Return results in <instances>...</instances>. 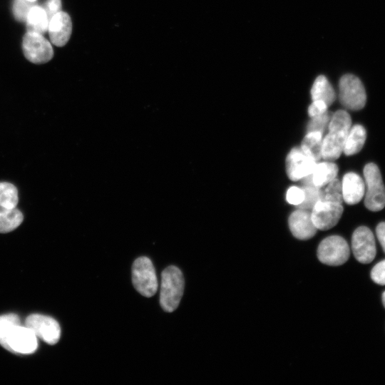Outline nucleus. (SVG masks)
I'll return each instance as SVG.
<instances>
[{
  "instance_id": "1",
  "label": "nucleus",
  "mask_w": 385,
  "mask_h": 385,
  "mask_svg": "<svg viewBox=\"0 0 385 385\" xmlns=\"http://www.w3.org/2000/svg\"><path fill=\"white\" fill-rule=\"evenodd\" d=\"M0 344L21 354H32L38 346L36 336L29 328L21 325L19 317L14 314L0 316Z\"/></svg>"
},
{
  "instance_id": "2",
  "label": "nucleus",
  "mask_w": 385,
  "mask_h": 385,
  "mask_svg": "<svg viewBox=\"0 0 385 385\" xmlns=\"http://www.w3.org/2000/svg\"><path fill=\"white\" fill-rule=\"evenodd\" d=\"M351 124V117L344 110H339L332 115L327 128L328 133L322 139V158L332 161L340 156Z\"/></svg>"
},
{
  "instance_id": "3",
  "label": "nucleus",
  "mask_w": 385,
  "mask_h": 385,
  "mask_svg": "<svg viewBox=\"0 0 385 385\" xmlns=\"http://www.w3.org/2000/svg\"><path fill=\"white\" fill-rule=\"evenodd\" d=\"M182 272L175 266L166 267L161 274L160 304L163 309L172 312L178 307L184 290Z\"/></svg>"
},
{
  "instance_id": "4",
  "label": "nucleus",
  "mask_w": 385,
  "mask_h": 385,
  "mask_svg": "<svg viewBox=\"0 0 385 385\" xmlns=\"http://www.w3.org/2000/svg\"><path fill=\"white\" fill-rule=\"evenodd\" d=\"M366 184L364 205L371 211H379L385 207V187L380 170L373 163L366 164L364 168Z\"/></svg>"
},
{
  "instance_id": "5",
  "label": "nucleus",
  "mask_w": 385,
  "mask_h": 385,
  "mask_svg": "<svg viewBox=\"0 0 385 385\" xmlns=\"http://www.w3.org/2000/svg\"><path fill=\"white\" fill-rule=\"evenodd\" d=\"M132 280L135 289L141 295L150 297L156 293L158 279L153 265L148 257H140L134 261Z\"/></svg>"
},
{
  "instance_id": "6",
  "label": "nucleus",
  "mask_w": 385,
  "mask_h": 385,
  "mask_svg": "<svg viewBox=\"0 0 385 385\" xmlns=\"http://www.w3.org/2000/svg\"><path fill=\"white\" fill-rule=\"evenodd\" d=\"M339 101L346 108L358 111L366 104V95L364 87L356 76L344 75L339 83Z\"/></svg>"
},
{
  "instance_id": "7",
  "label": "nucleus",
  "mask_w": 385,
  "mask_h": 385,
  "mask_svg": "<svg viewBox=\"0 0 385 385\" xmlns=\"http://www.w3.org/2000/svg\"><path fill=\"white\" fill-rule=\"evenodd\" d=\"M317 255L323 264L339 266L348 260L350 249L347 242L342 237L332 235L322 240L318 246Z\"/></svg>"
},
{
  "instance_id": "8",
  "label": "nucleus",
  "mask_w": 385,
  "mask_h": 385,
  "mask_svg": "<svg viewBox=\"0 0 385 385\" xmlns=\"http://www.w3.org/2000/svg\"><path fill=\"white\" fill-rule=\"evenodd\" d=\"M22 48L25 57L34 63H45L53 58V50L42 34L28 31L23 38Z\"/></svg>"
},
{
  "instance_id": "9",
  "label": "nucleus",
  "mask_w": 385,
  "mask_h": 385,
  "mask_svg": "<svg viewBox=\"0 0 385 385\" xmlns=\"http://www.w3.org/2000/svg\"><path fill=\"white\" fill-rule=\"evenodd\" d=\"M351 250L356 260L362 264L373 261L376 250L374 236L365 226L357 227L351 237Z\"/></svg>"
},
{
  "instance_id": "10",
  "label": "nucleus",
  "mask_w": 385,
  "mask_h": 385,
  "mask_svg": "<svg viewBox=\"0 0 385 385\" xmlns=\"http://www.w3.org/2000/svg\"><path fill=\"white\" fill-rule=\"evenodd\" d=\"M343 212L340 202L319 200L311 210L312 221L320 230H327L337 224Z\"/></svg>"
},
{
  "instance_id": "11",
  "label": "nucleus",
  "mask_w": 385,
  "mask_h": 385,
  "mask_svg": "<svg viewBox=\"0 0 385 385\" xmlns=\"http://www.w3.org/2000/svg\"><path fill=\"white\" fill-rule=\"evenodd\" d=\"M25 326L29 328L36 336L48 344H56L61 336V328L54 319L38 314L29 315L25 322Z\"/></svg>"
},
{
  "instance_id": "12",
  "label": "nucleus",
  "mask_w": 385,
  "mask_h": 385,
  "mask_svg": "<svg viewBox=\"0 0 385 385\" xmlns=\"http://www.w3.org/2000/svg\"><path fill=\"white\" fill-rule=\"evenodd\" d=\"M317 162L307 155L302 149L294 148L286 158V170L289 178L298 180L311 175Z\"/></svg>"
},
{
  "instance_id": "13",
  "label": "nucleus",
  "mask_w": 385,
  "mask_h": 385,
  "mask_svg": "<svg viewBox=\"0 0 385 385\" xmlns=\"http://www.w3.org/2000/svg\"><path fill=\"white\" fill-rule=\"evenodd\" d=\"M288 224L293 236L301 240H307L315 235L317 228L315 227L311 215V211L297 209L289 217Z\"/></svg>"
},
{
  "instance_id": "14",
  "label": "nucleus",
  "mask_w": 385,
  "mask_h": 385,
  "mask_svg": "<svg viewBox=\"0 0 385 385\" xmlns=\"http://www.w3.org/2000/svg\"><path fill=\"white\" fill-rule=\"evenodd\" d=\"M48 31L54 45L64 46L68 41L72 31V22L69 15L63 11L56 13L49 21Z\"/></svg>"
},
{
  "instance_id": "15",
  "label": "nucleus",
  "mask_w": 385,
  "mask_h": 385,
  "mask_svg": "<svg viewBox=\"0 0 385 385\" xmlns=\"http://www.w3.org/2000/svg\"><path fill=\"white\" fill-rule=\"evenodd\" d=\"M342 193L343 200L349 205L358 203L365 193V183L356 173H346L342 181Z\"/></svg>"
},
{
  "instance_id": "16",
  "label": "nucleus",
  "mask_w": 385,
  "mask_h": 385,
  "mask_svg": "<svg viewBox=\"0 0 385 385\" xmlns=\"http://www.w3.org/2000/svg\"><path fill=\"white\" fill-rule=\"evenodd\" d=\"M366 138L365 128L361 125H354L350 128L346 135L343 153L346 155H352L359 153L364 146Z\"/></svg>"
},
{
  "instance_id": "17",
  "label": "nucleus",
  "mask_w": 385,
  "mask_h": 385,
  "mask_svg": "<svg viewBox=\"0 0 385 385\" xmlns=\"http://www.w3.org/2000/svg\"><path fill=\"white\" fill-rule=\"evenodd\" d=\"M337 173V165L331 161L317 163L311 174L312 183L317 187L321 188L336 178Z\"/></svg>"
},
{
  "instance_id": "18",
  "label": "nucleus",
  "mask_w": 385,
  "mask_h": 385,
  "mask_svg": "<svg viewBox=\"0 0 385 385\" xmlns=\"http://www.w3.org/2000/svg\"><path fill=\"white\" fill-rule=\"evenodd\" d=\"M312 101H322L329 106L335 100V91L328 79L322 75L317 77L311 88Z\"/></svg>"
},
{
  "instance_id": "19",
  "label": "nucleus",
  "mask_w": 385,
  "mask_h": 385,
  "mask_svg": "<svg viewBox=\"0 0 385 385\" xmlns=\"http://www.w3.org/2000/svg\"><path fill=\"white\" fill-rule=\"evenodd\" d=\"M26 23L28 31L42 35L48 31L49 20L43 7L34 5L27 16Z\"/></svg>"
},
{
  "instance_id": "20",
  "label": "nucleus",
  "mask_w": 385,
  "mask_h": 385,
  "mask_svg": "<svg viewBox=\"0 0 385 385\" xmlns=\"http://www.w3.org/2000/svg\"><path fill=\"white\" fill-rule=\"evenodd\" d=\"M322 133L319 131L307 132L302 142L301 149L316 162L322 158Z\"/></svg>"
},
{
  "instance_id": "21",
  "label": "nucleus",
  "mask_w": 385,
  "mask_h": 385,
  "mask_svg": "<svg viewBox=\"0 0 385 385\" xmlns=\"http://www.w3.org/2000/svg\"><path fill=\"white\" fill-rule=\"evenodd\" d=\"M24 219L23 214L20 210L15 208L0 210V232H9L22 222Z\"/></svg>"
},
{
  "instance_id": "22",
  "label": "nucleus",
  "mask_w": 385,
  "mask_h": 385,
  "mask_svg": "<svg viewBox=\"0 0 385 385\" xmlns=\"http://www.w3.org/2000/svg\"><path fill=\"white\" fill-rule=\"evenodd\" d=\"M18 201L17 188L10 183H0V207L15 208Z\"/></svg>"
},
{
  "instance_id": "23",
  "label": "nucleus",
  "mask_w": 385,
  "mask_h": 385,
  "mask_svg": "<svg viewBox=\"0 0 385 385\" xmlns=\"http://www.w3.org/2000/svg\"><path fill=\"white\" fill-rule=\"evenodd\" d=\"M320 200L335 202H342V183L334 178L329 183L319 188Z\"/></svg>"
},
{
  "instance_id": "24",
  "label": "nucleus",
  "mask_w": 385,
  "mask_h": 385,
  "mask_svg": "<svg viewBox=\"0 0 385 385\" xmlns=\"http://www.w3.org/2000/svg\"><path fill=\"white\" fill-rule=\"evenodd\" d=\"M304 191V200L299 205V209L311 210L314 205L320 200V190L313 183L304 184L302 188Z\"/></svg>"
},
{
  "instance_id": "25",
  "label": "nucleus",
  "mask_w": 385,
  "mask_h": 385,
  "mask_svg": "<svg viewBox=\"0 0 385 385\" xmlns=\"http://www.w3.org/2000/svg\"><path fill=\"white\" fill-rule=\"evenodd\" d=\"M36 4V1L14 0L12 11L15 19L19 21H26L31 9Z\"/></svg>"
},
{
  "instance_id": "26",
  "label": "nucleus",
  "mask_w": 385,
  "mask_h": 385,
  "mask_svg": "<svg viewBox=\"0 0 385 385\" xmlns=\"http://www.w3.org/2000/svg\"><path fill=\"white\" fill-rule=\"evenodd\" d=\"M331 117L332 114L328 111L323 114L312 117L307 125V132L319 131L323 133L328 128Z\"/></svg>"
},
{
  "instance_id": "27",
  "label": "nucleus",
  "mask_w": 385,
  "mask_h": 385,
  "mask_svg": "<svg viewBox=\"0 0 385 385\" xmlns=\"http://www.w3.org/2000/svg\"><path fill=\"white\" fill-rule=\"evenodd\" d=\"M371 278L375 283L385 285V260L374 266L371 271Z\"/></svg>"
},
{
  "instance_id": "28",
  "label": "nucleus",
  "mask_w": 385,
  "mask_h": 385,
  "mask_svg": "<svg viewBox=\"0 0 385 385\" xmlns=\"http://www.w3.org/2000/svg\"><path fill=\"white\" fill-rule=\"evenodd\" d=\"M304 196V191L302 188L292 186L288 189L286 195V199L289 204L297 206L303 201Z\"/></svg>"
},
{
  "instance_id": "29",
  "label": "nucleus",
  "mask_w": 385,
  "mask_h": 385,
  "mask_svg": "<svg viewBox=\"0 0 385 385\" xmlns=\"http://www.w3.org/2000/svg\"><path fill=\"white\" fill-rule=\"evenodd\" d=\"M328 106L322 101H313L308 108L310 117H314L324 113L327 111Z\"/></svg>"
},
{
  "instance_id": "30",
  "label": "nucleus",
  "mask_w": 385,
  "mask_h": 385,
  "mask_svg": "<svg viewBox=\"0 0 385 385\" xmlns=\"http://www.w3.org/2000/svg\"><path fill=\"white\" fill-rule=\"evenodd\" d=\"M43 9L46 11L48 20L58 11H61V0H47L44 4Z\"/></svg>"
},
{
  "instance_id": "31",
  "label": "nucleus",
  "mask_w": 385,
  "mask_h": 385,
  "mask_svg": "<svg viewBox=\"0 0 385 385\" xmlns=\"http://www.w3.org/2000/svg\"><path fill=\"white\" fill-rule=\"evenodd\" d=\"M376 233L378 240L385 252V222H381L377 225Z\"/></svg>"
},
{
  "instance_id": "32",
  "label": "nucleus",
  "mask_w": 385,
  "mask_h": 385,
  "mask_svg": "<svg viewBox=\"0 0 385 385\" xmlns=\"http://www.w3.org/2000/svg\"><path fill=\"white\" fill-rule=\"evenodd\" d=\"M382 302H383V304H384V306L385 307V291L382 294Z\"/></svg>"
},
{
  "instance_id": "33",
  "label": "nucleus",
  "mask_w": 385,
  "mask_h": 385,
  "mask_svg": "<svg viewBox=\"0 0 385 385\" xmlns=\"http://www.w3.org/2000/svg\"><path fill=\"white\" fill-rule=\"evenodd\" d=\"M27 1H36V0H27Z\"/></svg>"
}]
</instances>
